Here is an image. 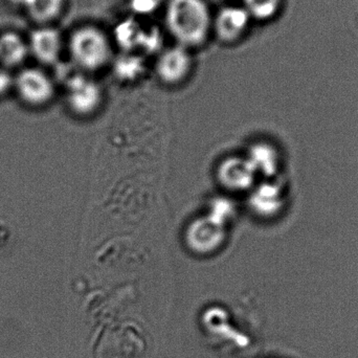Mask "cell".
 <instances>
[{"label": "cell", "instance_id": "1", "mask_svg": "<svg viewBox=\"0 0 358 358\" xmlns=\"http://www.w3.org/2000/svg\"><path fill=\"white\" fill-rule=\"evenodd\" d=\"M212 22L210 8L204 0H168L166 27L178 45L187 50L203 45Z\"/></svg>", "mask_w": 358, "mask_h": 358}, {"label": "cell", "instance_id": "2", "mask_svg": "<svg viewBox=\"0 0 358 358\" xmlns=\"http://www.w3.org/2000/svg\"><path fill=\"white\" fill-rule=\"evenodd\" d=\"M69 52L77 66L96 71L110 61L111 45L104 31L94 25L79 27L69 38Z\"/></svg>", "mask_w": 358, "mask_h": 358}, {"label": "cell", "instance_id": "3", "mask_svg": "<svg viewBox=\"0 0 358 358\" xmlns=\"http://www.w3.org/2000/svg\"><path fill=\"white\" fill-rule=\"evenodd\" d=\"M14 88L23 104L41 108L52 102L55 84L41 69H25L14 79Z\"/></svg>", "mask_w": 358, "mask_h": 358}, {"label": "cell", "instance_id": "4", "mask_svg": "<svg viewBox=\"0 0 358 358\" xmlns=\"http://www.w3.org/2000/svg\"><path fill=\"white\" fill-rule=\"evenodd\" d=\"M225 238V225L214 220L208 215L192 221L185 231L187 248L201 256H208L217 252L224 243Z\"/></svg>", "mask_w": 358, "mask_h": 358}, {"label": "cell", "instance_id": "5", "mask_svg": "<svg viewBox=\"0 0 358 358\" xmlns=\"http://www.w3.org/2000/svg\"><path fill=\"white\" fill-rule=\"evenodd\" d=\"M103 92L94 80L76 76L67 82L66 102L69 108L79 117L94 115L102 105Z\"/></svg>", "mask_w": 358, "mask_h": 358}, {"label": "cell", "instance_id": "6", "mask_svg": "<svg viewBox=\"0 0 358 358\" xmlns=\"http://www.w3.org/2000/svg\"><path fill=\"white\" fill-rule=\"evenodd\" d=\"M191 69L192 57L189 50L178 44L164 50L155 63L157 77L169 86L182 83L189 77Z\"/></svg>", "mask_w": 358, "mask_h": 358}, {"label": "cell", "instance_id": "7", "mask_svg": "<svg viewBox=\"0 0 358 358\" xmlns=\"http://www.w3.org/2000/svg\"><path fill=\"white\" fill-rule=\"evenodd\" d=\"M252 17L243 6H227L218 10L212 27L219 41L225 44L239 41L248 31Z\"/></svg>", "mask_w": 358, "mask_h": 358}, {"label": "cell", "instance_id": "8", "mask_svg": "<svg viewBox=\"0 0 358 358\" xmlns=\"http://www.w3.org/2000/svg\"><path fill=\"white\" fill-rule=\"evenodd\" d=\"M256 174L248 157H227L217 169L219 183L227 191L237 193L252 189Z\"/></svg>", "mask_w": 358, "mask_h": 358}, {"label": "cell", "instance_id": "9", "mask_svg": "<svg viewBox=\"0 0 358 358\" xmlns=\"http://www.w3.org/2000/svg\"><path fill=\"white\" fill-rule=\"evenodd\" d=\"M29 50L44 64H54L60 58L62 39L54 27H39L31 34Z\"/></svg>", "mask_w": 358, "mask_h": 358}, {"label": "cell", "instance_id": "10", "mask_svg": "<svg viewBox=\"0 0 358 358\" xmlns=\"http://www.w3.org/2000/svg\"><path fill=\"white\" fill-rule=\"evenodd\" d=\"M29 46L18 34L8 31L0 36V63L14 67L27 58Z\"/></svg>", "mask_w": 358, "mask_h": 358}, {"label": "cell", "instance_id": "11", "mask_svg": "<svg viewBox=\"0 0 358 358\" xmlns=\"http://www.w3.org/2000/svg\"><path fill=\"white\" fill-rule=\"evenodd\" d=\"M248 206L259 216H269L278 206L275 187L271 185H261L250 189Z\"/></svg>", "mask_w": 358, "mask_h": 358}, {"label": "cell", "instance_id": "12", "mask_svg": "<svg viewBox=\"0 0 358 358\" xmlns=\"http://www.w3.org/2000/svg\"><path fill=\"white\" fill-rule=\"evenodd\" d=\"M63 6L64 0H31L25 8L36 22L48 23L60 15Z\"/></svg>", "mask_w": 358, "mask_h": 358}, {"label": "cell", "instance_id": "13", "mask_svg": "<svg viewBox=\"0 0 358 358\" xmlns=\"http://www.w3.org/2000/svg\"><path fill=\"white\" fill-rule=\"evenodd\" d=\"M248 159L256 173L271 176L275 168V153L265 144H256L250 149Z\"/></svg>", "mask_w": 358, "mask_h": 358}, {"label": "cell", "instance_id": "14", "mask_svg": "<svg viewBox=\"0 0 358 358\" xmlns=\"http://www.w3.org/2000/svg\"><path fill=\"white\" fill-rule=\"evenodd\" d=\"M147 34L136 23L127 21L117 29V39L125 50H132L136 46L145 45Z\"/></svg>", "mask_w": 358, "mask_h": 358}, {"label": "cell", "instance_id": "15", "mask_svg": "<svg viewBox=\"0 0 358 358\" xmlns=\"http://www.w3.org/2000/svg\"><path fill=\"white\" fill-rule=\"evenodd\" d=\"M282 0H243V8L252 18L265 21L273 18L281 8Z\"/></svg>", "mask_w": 358, "mask_h": 358}, {"label": "cell", "instance_id": "16", "mask_svg": "<svg viewBox=\"0 0 358 358\" xmlns=\"http://www.w3.org/2000/svg\"><path fill=\"white\" fill-rule=\"evenodd\" d=\"M143 61L138 57L126 55L117 59L115 64V73L117 78L125 81H134L144 71Z\"/></svg>", "mask_w": 358, "mask_h": 358}, {"label": "cell", "instance_id": "17", "mask_svg": "<svg viewBox=\"0 0 358 358\" xmlns=\"http://www.w3.org/2000/svg\"><path fill=\"white\" fill-rule=\"evenodd\" d=\"M165 0H128L130 10L138 16H149L157 12Z\"/></svg>", "mask_w": 358, "mask_h": 358}, {"label": "cell", "instance_id": "18", "mask_svg": "<svg viewBox=\"0 0 358 358\" xmlns=\"http://www.w3.org/2000/svg\"><path fill=\"white\" fill-rule=\"evenodd\" d=\"M13 87H14V78L8 71L0 69V96H3Z\"/></svg>", "mask_w": 358, "mask_h": 358}, {"label": "cell", "instance_id": "19", "mask_svg": "<svg viewBox=\"0 0 358 358\" xmlns=\"http://www.w3.org/2000/svg\"><path fill=\"white\" fill-rule=\"evenodd\" d=\"M10 1H12L13 3L18 4V6H24V8H27L31 0H10Z\"/></svg>", "mask_w": 358, "mask_h": 358}]
</instances>
